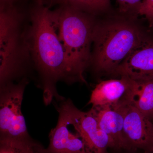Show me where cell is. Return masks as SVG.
I'll return each mask as SVG.
<instances>
[{
  "label": "cell",
  "instance_id": "cell-9",
  "mask_svg": "<svg viewBox=\"0 0 153 153\" xmlns=\"http://www.w3.org/2000/svg\"><path fill=\"white\" fill-rule=\"evenodd\" d=\"M111 75L126 76L135 81L153 77V38L147 36Z\"/></svg>",
  "mask_w": 153,
  "mask_h": 153
},
{
  "label": "cell",
  "instance_id": "cell-2",
  "mask_svg": "<svg viewBox=\"0 0 153 153\" xmlns=\"http://www.w3.org/2000/svg\"><path fill=\"white\" fill-rule=\"evenodd\" d=\"M57 33L74 82L86 84L84 73L91 64L94 21L92 15L68 6L53 11Z\"/></svg>",
  "mask_w": 153,
  "mask_h": 153
},
{
  "label": "cell",
  "instance_id": "cell-3",
  "mask_svg": "<svg viewBox=\"0 0 153 153\" xmlns=\"http://www.w3.org/2000/svg\"><path fill=\"white\" fill-rule=\"evenodd\" d=\"M105 23L94 26L91 64L96 73L111 75L147 36L126 20Z\"/></svg>",
  "mask_w": 153,
  "mask_h": 153
},
{
  "label": "cell",
  "instance_id": "cell-8",
  "mask_svg": "<svg viewBox=\"0 0 153 153\" xmlns=\"http://www.w3.org/2000/svg\"><path fill=\"white\" fill-rule=\"evenodd\" d=\"M134 102L123 109L124 136L128 150L151 152H153V124Z\"/></svg>",
  "mask_w": 153,
  "mask_h": 153
},
{
  "label": "cell",
  "instance_id": "cell-16",
  "mask_svg": "<svg viewBox=\"0 0 153 153\" xmlns=\"http://www.w3.org/2000/svg\"><path fill=\"white\" fill-rule=\"evenodd\" d=\"M137 15L144 17L149 23L150 27L153 28V0H143Z\"/></svg>",
  "mask_w": 153,
  "mask_h": 153
},
{
  "label": "cell",
  "instance_id": "cell-7",
  "mask_svg": "<svg viewBox=\"0 0 153 153\" xmlns=\"http://www.w3.org/2000/svg\"><path fill=\"white\" fill-rule=\"evenodd\" d=\"M138 87L137 81L126 76L100 81L92 90L88 104L112 108L125 106L134 101Z\"/></svg>",
  "mask_w": 153,
  "mask_h": 153
},
{
  "label": "cell",
  "instance_id": "cell-12",
  "mask_svg": "<svg viewBox=\"0 0 153 153\" xmlns=\"http://www.w3.org/2000/svg\"><path fill=\"white\" fill-rule=\"evenodd\" d=\"M46 148L30 135L24 137L0 135V153H45Z\"/></svg>",
  "mask_w": 153,
  "mask_h": 153
},
{
  "label": "cell",
  "instance_id": "cell-13",
  "mask_svg": "<svg viewBox=\"0 0 153 153\" xmlns=\"http://www.w3.org/2000/svg\"><path fill=\"white\" fill-rule=\"evenodd\" d=\"M136 81L138 87L134 104L153 124V77Z\"/></svg>",
  "mask_w": 153,
  "mask_h": 153
},
{
  "label": "cell",
  "instance_id": "cell-6",
  "mask_svg": "<svg viewBox=\"0 0 153 153\" xmlns=\"http://www.w3.org/2000/svg\"><path fill=\"white\" fill-rule=\"evenodd\" d=\"M60 104L67 114L69 123L82 140L85 153H109V137L100 128L91 109L82 111L69 99L60 102Z\"/></svg>",
  "mask_w": 153,
  "mask_h": 153
},
{
  "label": "cell",
  "instance_id": "cell-19",
  "mask_svg": "<svg viewBox=\"0 0 153 153\" xmlns=\"http://www.w3.org/2000/svg\"><path fill=\"white\" fill-rule=\"evenodd\" d=\"M39 1H44V0H39Z\"/></svg>",
  "mask_w": 153,
  "mask_h": 153
},
{
  "label": "cell",
  "instance_id": "cell-1",
  "mask_svg": "<svg viewBox=\"0 0 153 153\" xmlns=\"http://www.w3.org/2000/svg\"><path fill=\"white\" fill-rule=\"evenodd\" d=\"M30 20L26 41L29 55L39 76L44 104H51L54 99L60 102L65 98L57 92V82L72 84L74 82L57 33L54 12L44 6H36L31 10Z\"/></svg>",
  "mask_w": 153,
  "mask_h": 153
},
{
  "label": "cell",
  "instance_id": "cell-11",
  "mask_svg": "<svg viewBox=\"0 0 153 153\" xmlns=\"http://www.w3.org/2000/svg\"><path fill=\"white\" fill-rule=\"evenodd\" d=\"M124 106H92L91 108L95 115L100 128L109 137L110 150H128L123 133Z\"/></svg>",
  "mask_w": 153,
  "mask_h": 153
},
{
  "label": "cell",
  "instance_id": "cell-18",
  "mask_svg": "<svg viewBox=\"0 0 153 153\" xmlns=\"http://www.w3.org/2000/svg\"><path fill=\"white\" fill-rule=\"evenodd\" d=\"M153 153V152H150V153Z\"/></svg>",
  "mask_w": 153,
  "mask_h": 153
},
{
  "label": "cell",
  "instance_id": "cell-10",
  "mask_svg": "<svg viewBox=\"0 0 153 153\" xmlns=\"http://www.w3.org/2000/svg\"><path fill=\"white\" fill-rule=\"evenodd\" d=\"M56 109L59 114L56 126L49 134V146L45 153H85L84 145L78 135L70 131L67 114L60 104Z\"/></svg>",
  "mask_w": 153,
  "mask_h": 153
},
{
  "label": "cell",
  "instance_id": "cell-14",
  "mask_svg": "<svg viewBox=\"0 0 153 153\" xmlns=\"http://www.w3.org/2000/svg\"><path fill=\"white\" fill-rule=\"evenodd\" d=\"M60 6L73 7L94 16L106 13L111 8V0H54Z\"/></svg>",
  "mask_w": 153,
  "mask_h": 153
},
{
  "label": "cell",
  "instance_id": "cell-4",
  "mask_svg": "<svg viewBox=\"0 0 153 153\" xmlns=\"http://www.w3.org/2000/svg\"><path fill=\"white\" fill-rule=\"evenodd\" d=\"M15 1H0L1 86L26 77V62L30 56L26 33L22 30V14Z\"/></svg>",
  "mask_w": 153,
  "mask_h": 153
},
{
  "label": "cell",
  "instance_id": "cell-5",
  "mask_svg": "<svg viewBox=\"0 0 153 153\" xmlns=\"http://www.w3.org/2000/svg\"><path fill=\"white\" fill-rule=\"evenodd\" d=\"M29 80L24 77L14 83L0 86V135H29L22 105Z\"/></svg>",
  "mask_w": 153,
  "mask_h": 153
},
{
  "label": "cell",
  "instance_id": "cell-17",
  "mask_svg": "<svg viewBox=\"0 0 153 153\" xmlns=\"http://www.w3.org/2000/svg\"><path fill=\"white\" fill-rule=\"evenodd\" d=\"M112 151V153H143V152L140 151H129L126 150L122 149L119 150H113Z\"/></svg>",
  "mask_w": 153,
  "mask_h": 153
},
{
  "label": "cell",
  "instance_id": "cell-15",
  "mask_svg": "<svg viewBox=\"0 0 153 153\" xmlns=\"http://www.w3.org/2000/svg\"><path fill=\"white\" fill-rule=\"evenodd\" d=\"M118 12L124 16H136L141 0H115Z\"/></svg>",
  "mask_w": 153,
  "mask_h": 153
}]
</instances>
